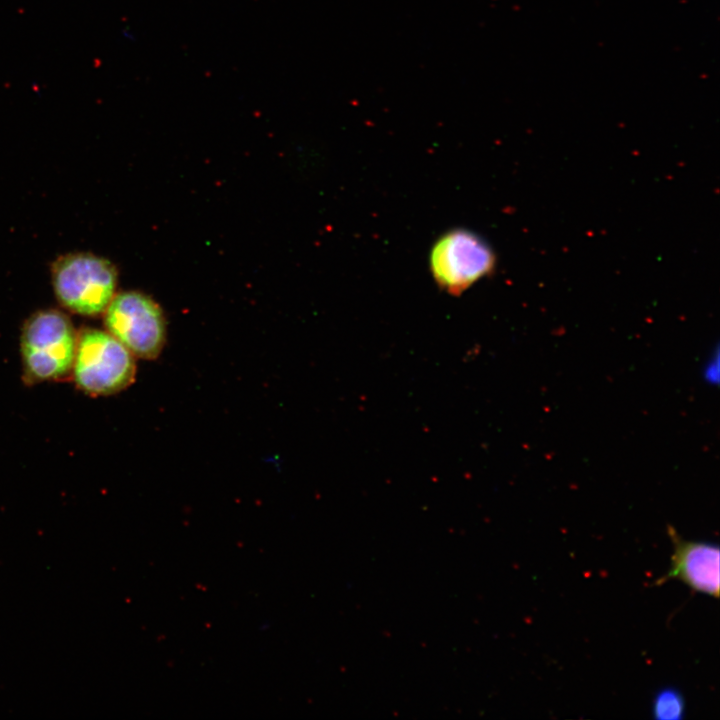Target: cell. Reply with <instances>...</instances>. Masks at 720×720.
<instances>
[{"mask_svg": "<svg viewBox=\"0 0 720 720\" xmlns=\"http://www.w3.org/2000/svg\"><path fill=\"white\" fill-rule=\"evenodd\" d=\"M51 278L58 301L80 315L95 316L104 312L115 296L114 266L88 252L58 258L52 266Z\"/></svg>", "mask_w": 720, "mask_h": 720, "instance_id": "7a4b0ae2", "label": "cell"}, {"mask_svg": "<svg viewBox=\"0 0 720 720\" xmlns=\"http://www.w3.org/2000/svg\"><path fill=\"white\" fill-rule=\"evenodd\" d=\"M686 705L682 692L672 686L659 689L651 705V714L657 720H680L685 717Z\"/></svg>", "mask_w": 720, "mask_h": 720, "instance_id": "52a82bcc", "label": "cell"}, {"mask_svg": "<svg viewBox=\"0 0 720 720\" xmlns=\"http://www.w3.org/2000/svg\"><path fill=\"white\" fill-rule=\"evenodd\" d=\"M77 335L69 317L56 309L40 310L24 323L20 347L26 378L57 380L73 367Z\"/></svg>", "mask_w": 720, "mask_h": 720, "instance_id": "6da1fadb", "label": "cell"}, {"mask_svg": "<svg viewBox=\"0 0 720 720\" xmlns=\"http://www.w3.org/2000/svg\"><path fill=\"white\" fill-rule=\"evenodd\" d=\"M105 326L133 356L154 359L166 340L164 315L150 297L136 291L114 296L105 310Z\"/></svg>", "mask_w": 720, "mask_h": 720, "instance_id": "277c9868", "label": "cell"}, {"mask_svg": "<svg viewBox=\"0 0 720 720\" xmlns=\"http://www.w3.org/2000/svg\"><path fill=\"white\" fill-rule=\"evenodd\" d=\"M667 532L673 545L671 565L667 573L655 581V585L677 579L695 592L718 598L720 584L718 544L703 540H686L672 526H668Z\"/></svg>", "mask_w": 720, "mask_h": 720, "instance_id": "8992f818", "label": "cell"}, {"mask_svg": "<svg viewBox=\"0 0 720 720\" xmlns=\"http://www.w3.org/2000/svg\"><path fill=\"white\" fill-rule=\"evenodd\" d=\"M76 385L91 395H110L135 378L134 356L108 331L86 328L77 337L73 362Z\"/></svg>", "mask_w": 720, "mask_h": 720, "instance_id": "3957f363", "label": "cell"}, {"mask_svg": "<svg viewBox=\"0 0 720 720\" xmlns=\"http://www.w3.org/2000/svg\"><path fill=\"white\" fill-rule=\"evenodd\" d=\"M495 255L477 234L455 229L443 234L433 245L430 267L434 280L450 294H460L488 275Z\"/></svg>", "mask_w": 720, "mask_h": 720, "instance_id": "5b68a950", "label": "cell"}, {"mask_svg": "<svg viewBox=\"0 0 720 720\" xmlns=\"http://www.w3.org/2000/svg\"><path fill=\"white\" fill-rule=\"evenodd\" d=\"M719 367V349L716 347L704 363L702 375L707 383L716 385L719 382Z\"/></svg>", "mask_w": 720, "mask_h": 720, "instance_id": "ba28073f", "label": "cell"}]
</instances>
